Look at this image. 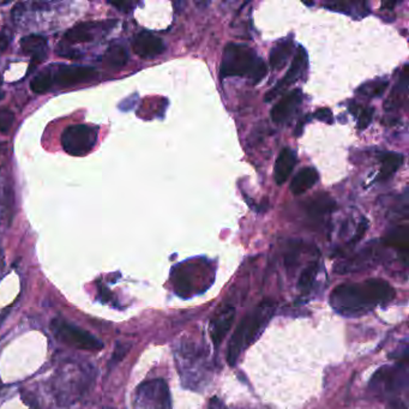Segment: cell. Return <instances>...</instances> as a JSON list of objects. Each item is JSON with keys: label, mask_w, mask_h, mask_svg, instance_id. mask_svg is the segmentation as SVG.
Segmentation results:
<instances>
[{"label": "cell", "mask_w": 409, "mask_h": 409, "mask_svg": "<svg viewBox=\"0 0 409 409\" xmlns=\"http://www.w3.org/2000/svg\"><path fill=\"white\" fill-rule=\"evenodd\" d=\"M388 87V82L379 81L375 82V83H370L367 85H363L360 88V91L364 95L371 96V98H376V96H381L384 93Z\"/></svg>", "instance_id": "29"}, {"label": "cell", "mask_w": 409, "mask_h": 409, "mask_svg": "<svg viewBox=\"0 0 409 409\" xmlns=\"http://www.w3.org/2000/svg\"><path fill=\"white\" fill-rule=\"evenodd\" d=\"M213 403H214V406H213V407H211V408H213V409H227V408H226V407H225V406H223V405H222V403H221V402H220V401H219V400H217V399H216V397H214V400H213Z\"/></svg>", "instance_id": "38"}, {"label": "cell", "mask_w": 409, "mask_h": 409, "mask_svg": "<svg viewBox=\"0 0 409 409\" xmlns=\"http://www.w3.org/2000/svg\"><path fill=\"white\" fill-rule=\"evenodd\" d=\"M20 48L24 54L30 55L35 63H41L48 54V45L45 37L40 35H28L20 40Z\"/></svg>", "instance_id": "18"}, {"label": "cell", "mask_w": 409, "mask_h": 409, "mask_svg": "<svg viewBox=\"0 0 409 409\" xmlns=\"http://www.w3.org/2000/svg\"><path fill=\"white\" fill-rule=\"evenodd\" d=\"M395 298V289L382 278H370L359 283L340 284L332 290L330 305L336 313L348 318L367 314Z\"/></svg>", "instance_id": "1"}, {"label": "cell", "mask_w": 409, "mask_h": 409, "mask_svg": "<svg viewBox=\"0 0 409 409\" xmlns=\"http://www.w3.org/2000/svg\"><path fill=\"white\" fill-rule=\"evenodd\" d=\"M129 348H130V346H129V344H120V343L118 344L116 351H114L113 357H112L111 361H110V365H108V367L112 369L113 366H116V365L119 363V361L122 360L124 357H125L126 352L129 351Z\"/></svg>", "instance_id": "33"}, {"label": "cell", "mask_w": 409, "mask_h": 409, "mask_svg": "<svg viewBox=\"0 0 409 409\" xmlns=\"http://www.w3.org/2000/svg\"><path fill=\"white\" fill-rule=\"evenodd\" d=\"M296 164V155L292 149L284 148L281 150L278 154L277 160L275 163V169H273V178L277 185H282L287 181L289 175L292 174L294 167Z\"/></svg>", "instance_id": "17"}, {"label": "cell", "mask_w": 409, "mask_h": 409, "mask_svg": "<svg viewBox=\"0 0 409 409\" xmlns=\"http://www.w3.org/2000/svg\"><path fill=\"white\" fill-rule=\"evenodd\" d=\"M235 317V308L231 305L223 306L221 310L215 313L214 318L211 319L210 335L211 340L215 347H219L222 343L223 338L231 329Z\"/></svg>", "instance_id": "14"}, {"label": "cell", "mask_w": 409, "mask_h": 409, "mask_svg": "<svg viewBox=\"0 0 409 409\" xmlns=\"http://www.w3.org/2000/svg\"><path fill=\"white\" fill-rule=\"evenodd\" d=\"M197 268L185 267L184 264L175 267L172 272V283L175 293L181 298H190L195 294H201L208 289L211 279L208 277H196Z\"/></svg>", "instance_id": "10"}, {"label": "cell", "mask_w": 409, "mask_h": 409, "mask_svg": "<svg viewBox=\"0 0 409 409\" xmlns=\"http://www.w3.org/2000/svg\"><path fill=\"white\" fill-rule=\"evenodd\" d=\"M53 84L54 83H53L51 69H46L31 79L30 88L35 94H45L51 89Z\"/></svg>", "instance_id": "27"}, {"label": "cell", "mask_w": 409, "mask_h": 409, "mask_svg": "<svg viewBox=\"0 0 409 409\" xmlns=\"http://www.w3.org/2000/svg\"><path fill=\"white\" fill-rule=\"evenodd\" d=\"M8 4V1H0V6H1V5H7Z\"/></svg>", "instance_id": "41"}, {"label": "cell", "mask_w": 409, "mask_h": 409, "mask_svg": "<svg viewBox=\"0 0 409 409\" xmlns=\"http://www.w3.org/2000/svg\"><path fill=\"white\" fill-rule=\"evenodd\" d=\"M105 64L110 69L119 70L128 64L129 54L126 48L119 43H113L110 46V48L106 52L104 58Z\"/></svg>", "instance_id": "23"}, {"label": "cell", "mask_w": 409, "mask_h": 409, "mask_svg": "<svg viewBox=\"0 0 409 409\" xmlns=\"http://www.w3.org/2000/svg\"><path fill=\"white\" fill-rule=\"evenodd\" d=\"M409 389V370L407 361L385 365L373 373L370 390L376 397L389 403L402 401L401 396Z\"/></svg>", "instance_id": "6"}, {"label": "cell", "mask_w": 409, "mask_h": 409, "mask_svg": "<svg viewBox=\"0 0 409 409\" xmlns=\"http://www.w3.org/2000/svg\"><path fill=\"white\" fill-rule=\"evenodd\" d=\"M0 87H1V81H0ZM2 95H4V93H2L1 88H0V99H2Z\"/></svg>", "instance_id": "40"}, {"label": "cell", "mask_w": 409, "mask_h": 409, "mask_svg": "<svg viewBox=\"0 0 409 409\" xmlns=\"http://www.w3.org/2000/svg\"><path fill=\"white\" fill-rule=\"evenodd\" d=\"M373 113H375L373 108L369 107V108H365V110H363V112L360 113V117H359V122H358V128L360 129V130H365V129L369 128V125L373 119Z\"/></svg>", "instance_id": "31"}, {"label": "cell", "mask_w": 409, "mask_h": 409, "mask_svg": "<svg viewBox=\"0 0 409 409\" xmlns=\"http://www.w3.org/2000/svg\"><path fill=\"white\" fill-rule=\"evenodd\" d=\"M378 252L375 247H367L364 251L359 252L357 256L351 258V260L343 262L337 267L336 272L341 273L359 272V270H365L366 268L372 267L373 264L378 262Z\"/></svg>", "instance_id": "16"}, {"label": "cell", "mask_w": 409, "mask_h": 409, "mask_svg": "<svg viewBox=\"0 0 409 409\" xmlns=\"http://www.w3.org/2000/svg\"><path fill=\"white\" fill-rule=\"evenodd\" d=\"M292 51L293 42L290 39L281 41L277 45L273 46L269 57L270 67H272L273 70H281L284 64L287 63L288 58L292 54Z\"/></svg>", "instance_id": "21"}, {"label": "cell", "mask_w": 409, "mask_h": 409, "mask_svg": "<svg viewBox=\"0 0 409 409\" xmlns=\"http://www.w3.org/2000/svg\"><path fill=\"white\" fill-rule=\"evenodd\" d=\"M387 409H408L407 403L403 401H396L389 403V407Z\"/></svg>", "instance_id": "36"}, {"label": "cell", "mask_w": 409, "mask_h": 409, "mask_svg": "<svg viewBox=\"0 0 409 409\" xmlns=\"http://www.w3.org/2000/svg\"><path fill=\"white\" fill-rule=\"evenodd\" d=\"M407 90H408V67L407 65H406L405 67H403V71L401 73V77H400L399 84L396 85L393 95L390 96V99L388 100L387 104H385V108H387V110H395V108H399L400 106H401V98H403V100H406Z\"/></svg>", "instance_id": "26"}, {"label": "cell", "mask_w": 409, "mask_h": 409, "mask_svg": "<svg viewBox=\"0 0 409 409\" xmlns=\"http://www.w3.org/2000/svg\"><path fill=\"white\" fill-rule=\"evenodd\" d=\"M403 160H405V157L399 152H387V154L383 155L381 170H379V179L387 180L390 176H393L396 173V170L402 166Z\"/></svg>", "instance_id": "25"}, {"label": "cell", "mask_w": 409, "mask_h": 409, "mask_svg": "<svg viewBox=\"0 0 409 409\" xmlns=\"http://www.w3.org/2000/svg\"><path fill=\"white\" fill-rule=\"evenodd\" d=\"M53 83L60 87H71V85L83 83L95 78L98 72L93 67L75 66V65H58L51 69Z\"/></svg>", "instance_id": "11"}, {"label": "cell", "mask_w": 409, "mask_h": 409, "mask_svg": "<svg viewBox=\"0 0 409 409\" xmlns=\"http://www.w3.org/2000/svg\"><path fill=\"white\" fill-rule=\"evenodd\" d=\"M276 311V302L264 299L250 313H247L232 335L227 348V361L234 366L240 355L261 336Z\"/></svg>", "instance_id": "3"}, {"label": "cell", "mask_w": 409, "mask_h": 409, "mask_svg": "<svg viewBox=\"0 0 409 409\" xmlns=\"http://www.w3.org/2000/svg\"><path fill=\"white\" fill-rule=\"evenodd\" d=\"M99 129L85 124L67 126L61 135L63 149L72 156H84L90 152L98 142Z\"/></svg>", "instance_id": "8"}, {"label": "cell", "mask_w": 409, "mask_h": 409, "mask_svg": "<svg viewBox=\"0 0 409 409\" xmlns=\"http://www.w3.org/2000/svg\"><path fill=\"white\" fill-rule=\"evenodd\" d=\"M317 181H318V173H317V170L312 168V167H306V168L300 169L296 173L292 182H290L289 188L293 195L299 196L310 190Z\"/></svg>", "instance_id": "19"}, {"label": "cell", "mask_w": 409, "mask_h": 409, "mask_svg": "<svg viewBox=\"0 0 409 409\" xmlns=\"http://www.w3.org/2000/svg\"><path fill=\"white\" fill-rule=\"evenodd\" d=\"M306 65H307V54H306L305 49L301 46H299L298 51H296L295 55H294L292 64H290L289 69H288L284 77L277 82V84L272 90L268 91L266 94V98H264V101L272 102L273 100H275V98H277L279 94L283 93L288 87H290L294 82L298 81L301 73L304 72Z\"/></svg>", "instance_id": "12"}, {"label": "cell", "mask_w": 409, "mask_h": 409, "mask_svg": "<svg viewBox=\"0 0 409 409\" xmlns=\"http://www.w3.org/2000/svg\"><path fill=\"white\" fill-rule=\"evenodd\" d=\"M175 361L181 383L186 389L202 391L211 382L213 367L208 351L199 344L182 341L175 349Z\"/></svg>", "instance_id": "4"}, {"label": "cell", "mask_w": 409, "mask_h": 409, "mask_svg": "<svg viewBox=\"0 0 409 409\" xmlns=\"http://www.w3.org/2000/svg\"><path fill=\"white\" fill-rule=\"evenodd\" d=\"M313 118L320 120V122L326 123V124H332L334 122V118H332V113L329 108H319L314 112Z\"/></svg>", "instance_id": "34"}, {"label": "cell", "mask_w": 409, "mask_h": 409, "mask_svg": "<svg viewBox=\"0 0 409 409\" xmlns=\"http://www.w3.org/2000/svg\"><path fill=\"white\" fill-rule=\"evenodd\" d=\"M135 409H172L168 385L163 379L143 382L135 394Z\"/></svg>", "instance_id": "9"}, {"label": "cell", "mask_w": 409, "mask_h": 409, "mask_svg": "<svg viewBox=\"0 0 409 409\" xmlns=\"http://www.w3.org/2000/svg\"><path fill=\"white\" fill-rule=\"evenodd\" d=\"M100 25L101 24L96 22L79 23L67 31L64 39L70 43L90 42L95 37V31L98 30Z\"/></svg>", "instance_id": "20"}, {"label": "cell", "mask_w": 409, "mask_h": 409, "mask_svg": "<svg viewBox=\"0 0 409 409\" xmlns=\"http://www.w3.org/2000/svg\"><path fill=\"white\" fill-rule=\"evenodd\" d=\"M55 52H57V54L60 55V57L69 59H79V57H81V54H79L78 52L73 51L71 47H69V45H65L64 42L59 43Z\"/></svg>", "instance_id": "32"}, {"label": "cell", "mask_w": 409, "mask_h": 409, "mask_svg": "<svg viewBox=\"0 0 409 409\" xmlns=\"http://www.w3.org/2000/svg\"><path fill=\"white\" fill-rule=\"evenodd\" d=\"M319 273V264L318 262H312L305 268L304 272L300 275L298 281V289L302 296L308 295L313 289L314 283H316L317 276Z\"/></svg>", "instance_id": "24"}, {"label": "cell", "mask_w": 409, "mask_h": 409, "mask_svg": "<svg viewBox=\"0 0 409 409\" xmlns=\"http://www.w3.org/2000/svg\"><path fill=\"white\" fill-rule=\"evenodd\" d=\"M111 5H113L114 7L119 8L122 11H129L132 7V4H129V2H123V4H118V2L117 4H113V2H111Z\"/></svg>", "instance_id": "37"}, {"label": "cell", "mask_w": 409, "mask_h": 409, "mask_svg": "<svg viewBox=\"0 0 409 409\" xmlns=\"http://www.w3.org/2000/svg\"><path fill=\"white\" fill-rule=\"evenodd\" d=\"M367 228H369V222H367L366 219H364L363 221L360 222V225H359L357 233H355L354 238H353V240H352V244H357L359 240H361V238H363L365 233H366Z\"/></svg>", "instance_id": "35"}, {"label": "cell", "mask_w": 409, "mask_h": 409, "mask_svg": "<svg viewBox=\"0 0 409 409\" xmlns=\"http://www.w3.org/2000/svg\"><path fill=\"white\" fill-rule=\"evenodd\" d=\"M388 243L390 244L391 246L396 247L397 250L402 251L403 257L407 260V254H408V231L407 227L403 228H397L393 233L390 234L389 239H388Z\"/></svg>", "instance_id": "28"}, {"label": "cell", "mask_w": 409, "mask_h": 409, "mask_svg": "<svg viewBox=\"0 0 409 409\" xmlns=\"http://www.w3.org/2000/svg\"><path fill=\"white\" fill-rule=\"evenodd\" d=\"M95 372L89 364L66 361L57 370L52 381V393L60 406L79 401L90 389Z\"/></svg>", "instance_id": "2"}, {"label": "cell", "mask_w": 409, "mask_h": 409, "mask_svg": "<svg viewBox=\"0 0 409 409\" xmlns=\"http://www.w3.org/2000/svg\"><path fill=\"white\" fill-rule=\"evenodd\" d=\"M7 46V42L6 40L4 39V36L2 35H0V49H5Z\"/></svg>", "instance_id": "39"}, {"label": "cell", "mask_w": 409, "mask_h": 409, "mask_svg": "<svg viewBox=\"0 0 409 409\" xmlns=\"http://www.w3.org/2000/svg\"><path fill=\"white\" fill-rule=\"evenodd\" d=\"M335 209V201L330 196L318 195L314 198L311 199V202L307 204V214L311 217L318 219V217L324 216V215L331 213Z\"/></svg>", "instance_id": "22"}, {"label": "cell", "mask_w": 409, "mask_h": 409, "mask_svg": "<svg viewBox=\"0 0 409 409\" xmlns=\"http://www.w3.org/2000/svg\"><path fill=\"white\" fill-rule=\"evenodd\" d=\"M302 101V93L300 89H294L286 95L282 96V99L272 108L270 116L273 123L279 124L283 123L288 118L292 116V113Z\"/></svg>", "instance_id": "15"}, {"label": "cell", "mask_w": 409, "mask_h": 409, "mask_svg": "<svg viewBox=\"0 0 409 409\" xmlns=\"http://www.w3.org/2000/svg\"><path fill=\"white\" fill-rule=\"evenodd\" d=\"M266 63L251 47L240 43H228L223 49L220 75L225 77L249 76L252 83L258 84L267 76Z\"/></svg>", "instance_id": "5"}, {"label": "cell", "mask_w": 409, "mask_h": 409, "mask_svg": "<svg viewBox=\"0 0 409 409\" xmlns=\"http://www.w3.org/2000/svg\"><path fill=\"white\" fill-rule=\"evenodd\" d=\"M51 329L58 340L73 348L90 352H99L104 348L98 337L63 318L53 319Z\"/></svg>", "instance_id": "7"}, {"label": "cell", "mask_w": 409, "mask_h": 409, "mask_svg": "<svg viewBox=\"0 0 409 409\" xmlns=\"http://www.w3.org/2000/svg\"><path fill=\"white\" fill-rule=\"evenodd\" d=\"M132 48L138 57L152 59L164 51V43L160 37L149 31H140L132 40Z\"/></svg>", "instance_id": "13"}, {"label": "cell", "mask_w": 409, "mask_h": 409, "mask_svg": "<svg viewBox=\"0 0 409 409\" xmlns=\"http://www.w3.org/2000/svg\"><path fill=\"white\" fill-rule=\"evenodd\" d=\"M14 122L13 113L7 108H0V132L7 134Z\"/></svg>", "instance_id": "30"}]
</instances>
